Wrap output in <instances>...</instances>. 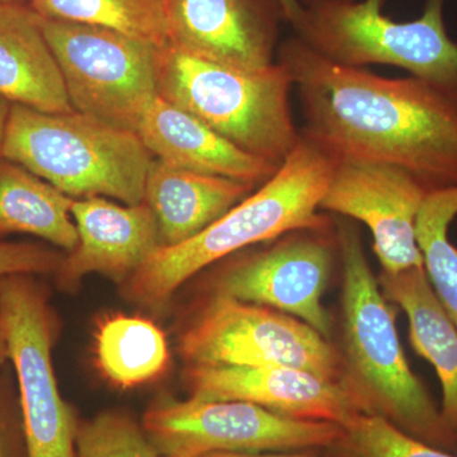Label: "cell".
Returning <instances> with one entry per match:
<instances>
[{"instance_id":"ffe728a7","label":"cell","mask_w":457,"mask_h":457,"mask_svg":"<svg viewBox=\"0 0 457 457\" xmlns=\"http://www.w3.org/2000/svg\"><path fill=\"white\" fill-rule=\"evenodd\" d=\"M73 204L22 165L0 158V237L29 234L71 253L78 245Z\"/></svg>"},{"instance_id":"5b68a950","label":"cell","mask_w":457,"mask_h":457,"mask_svg":"<svg viewBox=\"0 0 457 457\" xmlns=\"http://www.w3.org/2000/svg\"><path fill=\"white\" fill-rule=\"evenodd\" d=\"M158 95L194 114L228 143L281 167L299 143L290 106L293 78L281 62L264 69L216 64L164 46Z\"/></svg>"},{"instance_id":"30bf717a","label":"cell","mask_w":457,"mask_h":457,"mask_svg":"<svg viewBox=\"0 0 457 457\" xmlns=\"http://www.w3.org/2000/svg\"><path fill=\"white\" fill-rule=\"evenodd\" d=\"M0 312L7 330L29 457H77L78 423L57 386L55 321L33 275L0 276Z\"/></svg>"},{"instance_id":"9c48e42d","label":"cell","mask_w":457,"mask_h":457,"mask_svg":"<svg viewBox=\"0 0 457 457\" xmlns=\"http://www.w3.org/2000/svg\"><path fill=\"white\" fill-rule=\"evenodd\" d=\"M162 457H203L215 453L326 450L341 426L294 420L237 400L163 399L141 420Z\"/></svg>"},{"instance_id":"7402d4cb","label":"cell","mask_w":457,"mask_h":457,"mask_svg":"<svg viewBox=\"0 0 457 457\" xmlns=\"http://www.w3.org/2000/svg\"><path fill=\"white\" fill-rule=\"evenodd\" d=\"M29 7L49 20L104 27L158 47L170 45L165 0H31Z\"/></svg>"},{"instance_id":"3957f363","label":"cell","mask_w":457,"mask_h":457,"mask_svg":"<svg viewBox=\"0 0 457 457\" xmlns=\"http://www.w3.org/2000/svg\"><path fill=\"white\" fill-rule=\"evenodd\" d=\"M342 263V374L338 383L363 414L378 416L411 437L456 453L440 408L409 368L395 315L370 267L359 230L336 225Z\"/></svg>"},{"instance_id":"836d02e7","label":"cell","mask_w":457,"mask_h":457,"mask_svg":"<svg viewBox=\"0 0 457 457\" xmlns=\"http://www.w3.org/2000/svg\"><path fill=\"white\" fill-rule=\"evenodd\" d=\"M162 457V456H161Z\"/></svg>"},{"instance_id":"5bb4252c","label":"cell","mask_w":457,"mask_h":457,"mask_svg":"<svg viewBox=\"0 0 457 457\" xmlns=\"http://www.w3.org/2000/svg\"><path fill=\"white\" fill-rule=\"evenodd\" d=\"M188 398L252 403L279 416L345 426L363 414L338 381L288 366L186 365Z\"/></svg>"},{"instance_id":"d6986e66","label":"cell","mask_w":457,"mask_h":457,"mask_svg":"<svg viewBox=\"0 0 457 457\" xmlns=\"http://www.w3.org/2000/svg\"><path fill=\"white\" fill-rule=\"evenodd\" d=\"M381 290L407 314L413 350L435 368L442 386L440 407L457 450V329L433 293L425 267L399 273L381 270Z\"/></svg>"},{"instance_id":"1f68e13d","label":"cell","mask_w":457,"mask_h":457,"mask_svg":"<svg viewBox=\"0 0 457 457\" xmlns=\"http://www.w3.org/2000/svg\"><path fill=\"white\" fill-rule=\"evenodd\" d=\"M303 5L321 4V3L353 2V0H300Z\"/></svg>"},{"instance_id":"277c9868","label":"cell","mask_w":457,"mask_h":457,"mask_svg":"<svg viewBox=\"0 0 457 457\" xmlns=\"http://www.w3.org/2000/svg\"><path fill=\"white\" fill-rule=\"evenodd\" d=\"M3 158L71 197L145 198L153 155L137 132L78 112L46 113L11 104Z\"/></svg>"},{"instance_id":"9a60e30c","label":"cell","mask_w":457,"mask_h":457,"mask_svg":"<svg viewBox=\"0 0 457 457\" xmlns=\"http://www.w3.org/2000/svg\"><path fill=\"white\" fill-rule=\"evenodd\" d=\"M78 245L64 255L56 282L74 290L89 273L122 285L161 246L155 216L145 203L117 204L104 197L74 200L71 207Z\"/></svg>"},{"instance_id":"f1b7e54d","label":"cell","mask_w":457,"mask_h":457,"mask_svg":"<svg viewBox=\"0 0 457 457\" xmlns=\"http://www.w3.org/2000/svg\"><path fill=\"white\" fill-rule=\"evenodd\" d=\"M282 8L285 11L286 22L290 23L291 26L299 20L302 14L303 5L300 0H279Z\"/></svg>"},{"instance_id":"83f0119b","label":"cell","mask_w":457,"mask_h":457,"mask_svg":"<svg viewBox=\"0 0 457 457\" xmlns=\"http://www.w3.org/2000/svg\"><path fill=\"white\" fill-rule=\"evenodd\" d=\"M203 457H318L314 450L273 451V453H215Z\"/></svg>"},{"instance_id":"ac0fdd59","label":"cell","mask_w":457,"mask_h":457,"mask_svg":"<svg viewBox=\"0 0 457 457\" xmlns=\"http://www.w3.org/2000/svg\"><path fill=\"white\" fill-rule=\"evenodd\" d=\"M255 188L154 159L147 173L144 203L154 213L161 246H171L197 236Z\"/></svg>"},{"instance_id":"4fadbf2b","label":"cell","mask_w":457,"mask_h":457,"mask_svg":"<svg viewBox=\"0 0 457 457\" xmlns=\"http://www.w3.org/2000/svg\"><path fill=\"white\" fill-rule=\"evenodd\" d=\"M170 46L187 55L239 69H264L278 60L279 0H165Z\"/></svg>"},{"instance_id":"cb8c5ba5","label":"cell","mask_w":457,"mask_h":457,"mask_svg":"<svg viewBox=\"0 0 457 457\" xmlns=\"http://www.w3.org/2000/svg\"><path fill=\"white\" fill-rule=\"evenodd\" d=\"M326 449L329 457H457L411 437L378 416L359 414Z\"/></svg>"},{"instance_id":"7c38bea8","label":"cell","mask_w":457,"mask_h":457,"mask_svg":"<svg viewBox=\"0 0 457 457\" xmlns=\"http://www.w3.org/2000/svg\"><path fill=\"white\" fill-rule=\"evenodd\" d=\"M427 195L400 168L338 159L319 207L368 225L381 270L399 273L425 267L417 242V219Z\"/></svg>"},{"instance_id":"2e32d148","label":"cell","mask_w":457,"mask_h":457,"mask_svg":"<svg viewBox=\"0 0 457 457\" xmlns=\"http://www.w3.org/2000/svg\"><path fill=\"white\" fill-rule=\"evenodd\" d=\"M137 134L153 158L165 164L240 180L255 187L272 179L279 168L243 152L194 114L159 95L141 116Z\"/></svg>"},{"instance_id":"484cf974","label":"cell","mask_w":457,"mask_h":457,"mask_svg":"<svg viewBox=\"0 0 457 457\" xmlns=\"http://www.w3.org/2000/svg\"><path fill=\"white\" fill-rule=\"evenodd\" d=\"M64 254L47 245L9 243L0 240V276L41 275L59 270Z\"/></svg>"},{"instance_id":"603a6c76","label":"cell","mask_w":457,"mask_h":457,"mask_svg":"<svg viewBox=\"0 0 457 457\" xmlns=\"http://www.w3.org/2000/svg\"><path fill=\"white\" fill-rule=\"evenodd\" d=\"M457 216V187L427 195L417 219V242L427 278L457 329V246L449 237Z\"/></svg>"},{"instance_id":"8992f818","label":"cell","mask_w":457,"mask_h":457,"mask_svg":"<svg viewBox=\"0 0 457 457\" xmlns=\"http://www.w3.org/2000/svg\"><path fill=\"white\" fill-rule=\"evenodd\" d=\"M445 2L426 0L423 13L408 22L385 16V0L303 5L293 29L330 62L396 66L457 102V42L445 23Z\"/></svg>"},{"instance_id":"d6a6232c","label":"cell","mask_w":457,"mask_h":457,"mask_svg":"<svg viewBox=\"0 0 457 457\" xmlns=\"http://www.w3.org/2000/svg\"><path fill=\"white\" fill-rule=\"evenodd\" d=\"M25 2V0H0V3H22ZM29 2H31V0H29Z\"/></svg>"},{"instance_id":"f546056e","label":"cell","mask_w":457,"mask_h":457,"mask_svg":"<svg viewBox=\"0 0 457 457\" xmlns=\"http://www.w3.org/2000/svg\"><path fill=\"white\" fill-rule=\"evenodd\" d=\"M11 111V104L5 99L0 98V158H3V141H4L5 128H7V121Z\"/></svg>"},{"instance_id":"8fae6325","label":"cell","mask_w":457,"mask_h":457,"mask_svg":"<svg viewBox=\"0 0 457 457\" xmlns=\"http://www.w3.org/2000/svg\"><path fill=\"white\" fill-rule=\"evenodd\" d=\"M336 254V222L328 228L291 231L221 270L213 279L212 295L291 315L330 341L332 319L321 297Z\"/></svg>"},{"instance_id":"52a82bcc","label":"cell","mask_w":457,"mask_h":457,"mask_svg":"<svg viewBox=\"0 0 457 457\" xmlns=\"http://www.w3.org/2000/svg\"><path fill=\"white\" fill-rule=\"evenodd\" d=\"M38 20L74 110L137 132L158 96L161 47L104 27Z\"/></svg>"},{"instance_id":"7a4b0ae2","label":"cell","mask_w":457,"mask_h":457,"mask_svg":"<svg viewBox=\"0 0 457 457\" xmlns=\"http://www.w3.org/2000/svg\"><path fill=\"white\" fill-rule=\"evenodd\" d=\"M337 162L332 153L302 134L272 179L197 236L180 245L159 246L123 282L122 296L147 311H162L180 286L216 262L291 231L335 224L319 213V204Z\"/></svg>"},{"instance_id":"4dcf8cb0","label":"cell","mask_w":457,"mask_h":457,"mask_svg":"<svg viewBox=\"0 0 457 457\" xmlns=\"http://www.w3.org/2000/svg\"><path fill=\"white\" fill-rule=\"evenodd\" d=\"M9 360V348L7 330H5L4 320H3L2 312H0V368L4 365L5 361Z\"/></svg>"},{"instance_id":"6da1fadb","label":"cell","mask_w":457,"mask_h":457,"mask_svg":"<svg viewBox=\"0 0 457 457\" xmlns=\"http://www.w3.org/2000/svg\"><path fill=\"white\" fill-rule=\"evenodd\" d=\"M278 62L299 90L302 134L336 158L400 168L428 194L457 187V102L441 90L337 64L296 36L279 45Z\"/></svg>"},{"instance_id":"4316f807","label":"cell","mask_w":457,"mask_h":457,"mask_svg":"<svg viewBox=\"0 0 457 457\" xmlns=\"http://www.w3.org/2000/svg\"><path fill=\"white\" fill-rule=\"evenodd\" d=\"M0 457H29L20 402L0 380Z\"/></svg>"},{"instance_id":"44dd1931","label":"cell","mask_w":457,"mask_h":457,"mask_svg":"<svg viewBox=\"0 0 457 457\" xmlns=\"http://www.w3.org/2000/svg\"><path fill=\"white\" fill-rule=\"evenodd\" d=\"M102 374L120 387H134L163 374L170 362L167 338L149 319L116 315L96 335Z\"/></svg>"},{"instance_id":"ba28073f","label":"cell","mask_w":457,"mask_h":457,"mask_svg":"<svg viewBox=\"0 0 457 457\" xmlns=\"http://www.w3.org/2000/svg\"><path fill=\"white\" fill-rule=\"evenodd\" d=\"M186 365L288 366L339 381L342 361L329 339L300 319L212 295L180 333Z\"/></svg>"},{"instance_id":"e0dca14e","label":"cell","mask_w":457,"mask_h":457,"mask_svg":"<svg viewBox=\"0 0 457 457\" xmlns=\"http://www.w3.org/2000/svg\"><path fill=\"white\" fill-rule=\"evenodd\" d=\"M0 98L41 112L75 111L40 20L22 3H0Z\"/></svg>"},{"instance_id":"d4e9b609","label":"cell","mask_w":457,"mask_h":457,"mask_svg":"<svg viewBox=\"0 0 457 457\" xmlns=\"http://www.w3.org/2000/svg\"><path fill=\"white\" fill-rule=\"evenodd\" d=\"M75 450L77 457H161L143 426L119 411L78 425Z\"/></svg>"}]
</instances>
